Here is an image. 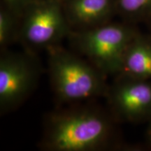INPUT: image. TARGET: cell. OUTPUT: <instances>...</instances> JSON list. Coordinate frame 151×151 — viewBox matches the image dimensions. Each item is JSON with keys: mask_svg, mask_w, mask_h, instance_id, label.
Instances as JSON below:
<instances>
[{"mask_svg": "<svg viewBox=\"0 0 151 151\" xmlns=\"http://www.w3.org/2000/svg\"><path fill=\"white\" fill-rule=\"evenodd\" d=\"M118 15L124 22L134 24L150 21L151 0H118Z\"/></svg>", "mask_w": 151, "mask_h": 151, "instance_id": "obj_9", "label": "cell"}, {"mask_svg": "<svg viewBox=\"0 0 151 151\" xmlns=\"http://www.w3.org/2000/svg\"><path fill=\"white\" fill-rule=\"evenodd\" d=\"M56 1H60V2H61V3H63L64 1H66V0H56Z\"/></svg>", "mask_w": 151, "mask_h": 151, "instance_id": "obj_13", "label": "cell"}, {"mask_svg": "<svg viewBox=\"0 0 151 151\" xmlns=\"http://www.w3.org/2000/svg\"><path fill=\"white\" fill-rule=\"evenodd\" d=\"M41 72L37 54L24 50H1L0 111L1 114L18 108L37 87Z\"/></svg>", "mask_w": 151, "mask_h": 151, "instance_id": "obj_5", "label": "cell"}, {"mask_svg": "<svg viewBox=\"0 0 151 151\" xmlns=\"http://www.w3.org/2000/svg\"><path fill=\"white\" fill-rule=\"evenodd\" d=\"M120 73L151 81V36L139 32L132 39L124 54Z\"/></svg>", "mask_w": 151, "mask_h": 151, "instance_id": "obj_8", "label": "cell"}, {"mask_svg": "<svg viewBox=\"0 0 151 151\" xmlns=\"http://www.w3.org/2000/svg\"><path fill=\"white\" fill-rule=\"evenodd\" d=\"M139 32L134 24L111 21L88 29L72 30L67 38L73 51L108 76L120 72L122 59Z\"/></svg>", "mask_w": 151, "mask_h": 151, "instance_id": "obj_3", "label": "cell"}, {"mask_svg": "<svg viewBox=\"0 0 151 151\" xmlns=\"http://www.w3.org/2000/svg\"><path fill=\"white\" fill-rule=\"evenodd\" d=\"M71 32L61 2L32 0L20 15L18 42L24 50L37 54L61 45Z\"/></svg>", "mask_w": 151, "mask_h": 151, "instance_id": "obj_4", "label": "cell"}, {"mask_svg": "<svg viewBox=\"0 0 151 151\" xmlns=\"http://www.w3.org/2000/svg\"><path fill=\"white\" fill-rule=\"evenodd\" d=\"M147 137H148L149 143L151 144V118L148 120V127L147 129Z\"/></svg>", "mask_w": 151, "mask_h": 151, "instance_id": "obj_12", "label": "cell"}, {"mask_svg": "<svg viewBox=\"0 0 151 151\" xmlns=\"http://www.w3.org/2000/svg\"><path fill=\"white\" fill-rule=\"evenodd\" d=\"M1 4L20 16L23 9L32 0H1Z\"/></svg>", "mask_w": 151, "mask_h": 151, "instance_id": "obj_11", "label": "cell"}, {"mask_svg": "<svg viewBox=\"0 0 151 151\" xmlns=\"http://www.w3.org/2000/svg\"><path fill=\"white\" fill-rule=\"evenodd\" d=\"M116 121L109 111L93 105L70 104L44 120L40 148L46 151H99L116 148Z\"/></svg>", "mask_w": 151, "mask_h": 151, "instance_id": "obj_1", "label": "cell"}, {"mask_svg": "<svg viewBox=\"0 0 151 151\" xmlns=\"http://www.w3.org/2000/svg\"><path fill=\"white\" fill-rule=\"evenodd\" d=\"M149 22H150V24H151V19H150V21H149Z\"/></svg>", "mask_w": 151, "mask_h": 151, "instance_id": "obj_14", "label": "cell"}, {"mask_svg": "<svg viewBox=\"0 0 151 151\" xmlns=\"http://www.w3.org/2000/svg\"><path fill=\"white\" fill-rule=\"evenodd\" d=\"M20 17L1 4L0 8V48L1 50L18 41Z\"/></svg>", "mask_w": 151, "mask_h": 151, "instance_id": "obj_10", "label": "cell"}, {"mask_svg": "<svg viewBox=\"0 0 151 151\" xmlns=\"http://www.w3.org/2000/svg\"><path fill=\"white\" fill-rule=\"evenodd\" d=\"M106 93L109 111L116 120L140 122L151 118V81L115 76Z\"/></svg>", "mask_w": 151, "mask_h": 151, "instance_id": "obj_6", "label": "cell"}, {"mask_svg": "<svg viewBox=\"0 0 151 151\" xmlns=\"http://www.w3.org/2000/svg\"><path fill=\"white\" fill-rule=\"evenodd\" d=\"M62 4L72 30L88 29L112 21L118 0H66Z\"/></svg>", "mask_w": 151, "mask_h": 151, "instance_id": "obj_7", "label": "cell"}, {"mask_svg": "<svg viewBox=\"0 0 151 151\" xmlns=\"http://www.w3.org/2000/svg\"><path fill=\"white\" fill-rule=\"evenodd\" d=\"M46 52L49 78L58 102L70 105L105 97L107 76L91 62L61 45Z\"/></svg>", "mask_w": 151, "mask_h": 151, "instance_id": "obj_2", "label": "cell"}]
</instances>
